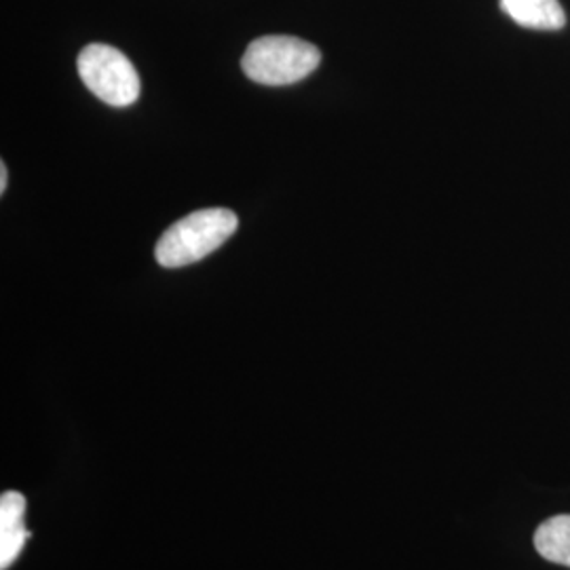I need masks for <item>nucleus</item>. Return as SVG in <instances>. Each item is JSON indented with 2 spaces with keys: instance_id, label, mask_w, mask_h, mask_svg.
Here are the masks:
<instances>
[{
  "instance_id": "obj_3",
  "label": "nucleus",
  "mask_w": 570,
  "mask_h": 570,
  "mask_svg": "<svg viewBox=\"0 0 570 570\" xmlns=\"http://www.w3.org/2000/svg\"><path fill=\"white\" fill-rule=\"evenodd\" d=\"M77 66L85 87L108 106L127 108L140 98V77L119 49L102 42L87 45Z\"/></svg>"
},
{
  "instance_id": "obj_6",
  "label": "nucleus",
  "mask_w": 570,
  "mask_h": 570,
  "mask_svg": "<svg viewBox=\"0 0 570 570\" xmlns=\"http://www.w3.org/2000/svg\"><path fill=\"white\" fill-rule=\"evenodd\" d=\"M532 541L546 560L570 569V513L548 518L537 529Z\"/></svg>"
},
{
  "instance_id": "obj_2",
  "label": "nucleus",
  "mask_w": 570,
  "mask_h": 570,
  "mask_svg": "<svg viewBox=\"0 0 570 570\" xmlns=\"http://www.w3.org/2000/svg\"><path fill=\"white\" fill-rule=\"evenodd\" d=\"M322 53L296 37H263L247 47L242 68L254 82L279 87L303 81L317 70Z\"/></svg>"
},
{
  "instance_id": "obj_5",
  "label": "nucleus",
  "mask_w": 570,
  "mask_h": 570,
  "mask_svg": "<svg viewBox=\"0 0 570 570\" xmlns=\"http://www.w3.org/2000/svg\"><path fill=\"white\" fill-rule=\"evenodd\" d=\"M503 13L529 30H562L567 26V13L560 0H501Z\"/></svg>"
},
{
  "instance_id": "obj_1",
  "label": "nucleus",
  "mask_w": 570,
  "mask_h": 570,
  "mask_svg": "<svg viewBox=\"0 0 570 570\" xmlns=\"http://www.w3.org/2000/svg\"><path fill=\"white\" fill-rule=\"evenodd\" d=\"M239 218L225 207H209L188 214L161 235L155 256L165 268H180L204 261L237 230Z\"/></svg>"
},
{
  "instance_id": "obj_4",
  "label": "nucleus",
  "mask_w": 570,
  "mask_h": 570,
  "mask_svg": "<svg viewBox=\"0 0 570 570\" xmlns=\"http://www.w3.org/2000/svg\"><path fill=\"white\" fill-rule=\"evenodd\" d=\"M26 497L7 490L0 497V570H7L20 556L30 532L23 527Z\"/></svg>"
},
{
  "instance_id": "obj_7",
  "label": "nucleus",
  "mask_w": 570,
  "mask_h": 570,
  "mask_svg": "<svg viewBox=\"0 0 570 570\" xmlns=\"http://www.w3.org/2000/svg\"><path fill=\"white\" fill-rule=\"evenodd\" d=\"M7 180H9L7 165L0 164V193H4V190H7Z\"/></svg>"
}]
</instances>
